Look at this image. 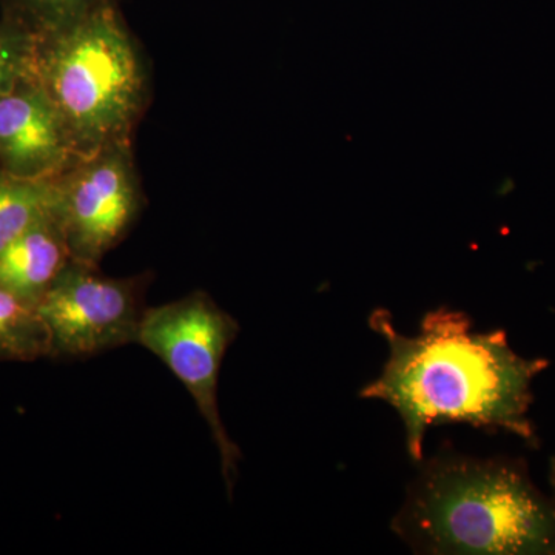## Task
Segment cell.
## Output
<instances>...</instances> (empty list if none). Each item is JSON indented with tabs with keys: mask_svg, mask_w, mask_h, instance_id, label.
I'll list each match as a JSON object with an SVG mask.
<instances>
[{
	"mask_svg": "<svg viewBox=\"0 0 555 555\" xmlns=\"http://www.w3.org/2000/svg\"><path fill=\"white\" fill-rule=\"evenodd\" d=\"M54 218L72 259L98 266L126 236L141 210V190L130 141L80 156L53 179Z\"/></svg>",
	"mask_w": 555,
	"mask_h": 555,
	"instance_id": "5",
	"label": "cell"
},
{
	"mask_svg": "<svg viewBox=\"0 0 555 555\" xmlns=\"http://www.w3.org/2000/svg\"><path fill=\"white\" fill-rule=\"evenodd\" d=\"M392 529L422 554L554 555L555 500L524 462L441 452L423 463Z\"/></svg>",
	"mask_w": 555,
	"mask_h": 555,
	"instance_id": "2",
	"label": "cell"
},
{
	"mask_svg": "<svg viewBox=\"0 0 555 555\" xmlns=\"http://www.w3.org/2000/svg\"><path fill=\"white\" fill-rule=\"evenodd\" d=\"M369 324L386 339L389 358L360 396L396 409L414 462H423L427 427L448 423L503 429L535 443L528 416L534 401L531 386L550 366L546 360L518 356L505 331H474L470 317L459 310L426 313L415 337L400 334L385 309L372 312Z\"/></svg>",
	"mask_w": 555,
	"mask_h": 555,
	"instance_id": "1",
	"label": "cell"
},
{
	"mask_svg": "<svg viewBox=\"0 0 555 555\" xmlns=\"http://www.w3.org/2000/svg\"><path fill=\"white\" fill-rule=\"evenodd\" d=\"M51 181H28L0 171V254L25 230L53 214Z\"/></svg>",
	"mask_w": 555,
	"mask_h": 555,
	"instance_id": "10",
	"label": "cell"
},
{
	"mask_svg": "<svg viewBox=\"0 0 555 555\" xmlns=\"http://www.w3.org/2000/svg\"><path fill=\"white\" fill-rule=\"evenodd\" d=\"M240 332L238 321L204 292L145 309L134 343L159 358L195 400L221 456L222 478L232 499L241 449L229 437L218 409L222 360Z\"/></svg>",
	"mask_w": 555,
	"mask_h": 555,
	"instance_id": "4",
	"label": "cell"
},
{
	"mask_svg": "<svg viewBox=\"0 0 555 555\" xmlns=\"http://www.w3.org/2000/svg\"><path fill=\"white\" fill-rule=\"evenodd\" d=\"M69 259L64 232L51 214L25 230L0 254V286L38 306Z\"/></svg>",
	"mask_w": 555,
	"mask_h": 555,
	"instance_id": "8",
	"label": "cell"
},
{
	"mask_svg": "<svg viewBox=\"0 0 555 555\" xmlns=\"http://www.w3.org/2000/svg\"><path fill=\"white\" fill-rule=\"evenodd\" d=\"M105 0H2L3 16L35 38L67 27Z\"/></svg>",
	"mask_w": 555,
	"mask_h": 555,
	"instance_id": "11",
	"label": "cell"
},
{
	"mask_svg": "<svg viewBox=\"0 0 555 555\" xmlns=\"http://www.w3.org/2000/svg\"><path fill=\"white\" fill-rule=\"evenodd\" d=\"M51 356V337L38 306L0 286V360L31 361Z\"/></svg>",
	"mask_w": 555,
	"mask_h": 555,
	"instance_id": "9",
	"label": "cell"
},
{
	"mask_svg": "<svg viewBox=\"0 0 555 555\" xmlns=\"http://www.w3.org/2000/svg\"><path fill=\"white\" fill-rule=\"evenodd\" d=\"M36 38L16 22L0 21V94L30 78Z\"/></svg>",
	"mask_w": 555,
	"mask_h": 555,
	"instance_id": "12",
	"label": "cell"
},
{
	"mask_svg": "<svg viewBox=\"0 0 555 555\" xmlns=\"http://www.w3.org/2000/svg\"><path fill=\"white\" fill-rule=\"evenodd\" d=\"M551 486H553L555 494V456L551 460V473H550Z\"/></svg>",
	"mask_w": 555,
	"mask_h": 555,
	"instance_id": "13",
	"label": "cell"
},
{
	"mask_svg": "<svg viewBox=\"0 0 555 555\" xmlns=\"http://www.w3.org/2000/svg\"><path fill=\"white\" fill-rule=\"evenodd\" d=\"M79 158L67 126L35 80L0 94V171L51 181Z\"/></svg>",
	"mask_w": 555,
	"mask_h": 555,
	"instance_id": "7",
	"label": "cell"
},
{
	"mask_svg": "<svg viewBox=\"0 0 555 555\" xmlns=\"http://www.w3.org/2000/svg\"><path fill=\"white\" fill-rule=\"evenodd\" d=\"M144 280L109 278L98 266L69 259L38 302L51 356L87 358L137 339L144 317Z\"/></svg>",
	"mask_w": 555,
	"mask_h": 555,
	"instance_id": "6",
	"label": "cell"
},
{
	"mask_svg": "<svg viewBox=\"0 0 555 555\" xmlns=\"http://www.w3.org/2000/svg\"><path fill=\"white\" fill-rule=\"evenodd\" d=\"M30 79L53 102L80 156L127 141L147 94L144 62L116 0L38 36Z\"/></svg>",
	"mask_w": 555,
	"mask_h": 555,
	"instance_id": "3",
	"label": "cell"
}]
</instances>
